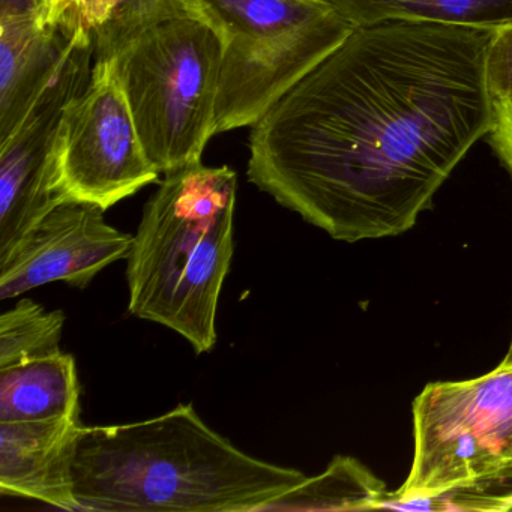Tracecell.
I'll list each match as a JSON object with an SVG mask.
<instances>
[{
	"label": "cell",
	"instance_id": "obj_15",
	"mask_svg": "<svg viewBox=\"0 0 512 512\" xmlns=\"http://www.w3.org/2000/svg\"><path fill=\"white\" fill-rule=\"evenodd\" d=\"M65 314L23 298L0 316V370L61 352Z\"/></svg>",
	"mask_w": 512,
	"mask_h": 512
},
{
	"label": "cell",
	"instance_id": "obj_14",
	"mask_svg": "<svg viewBox=\"0 0 512 512\" xmlns=\"http://www.w3.org/2000/svg\"><path fill=\"white\" fill-rule=\"evenodd\" d=\"M385 484L355 458L335 457L320 475L307 476L262 511H376Z\"/></svg>",
	"mask_w": 512,
	"mask_h": 512
},
{
	"label": "cell",
	"instance_id": "obj_19",
	"mask_svg": "<svg viewBox=\"0 0 512 512\" xmlns=\"http://www.w3.org/2000/svg\"><path fill=\"white\" fill-rule=\"evenodd\" d=\"M56 2H58V0H40L41 17H43V19H46L47 14L55 7Z\"/></svg>",
	"mask_w": 512,
	"mask_h": 512
},
{
	"label": "cell",
	"instance_id": "obj_1",
	"mask_svg": "<svg viewBox=\"0 0 512 512\" xmlns=\"http://www.w3.org/2000/svg\"><path fill=\"white\" fill-rule=\"evenodd\" d=\"M493 31L353 29L251 127L248 181L335 241L403 235L490 131Z\"/></svg>",
	"mask_w": 512,
	"mask_h": 512
},
{
	"label": "cell",
	"instance_id": "obj_16",
	"mask_svg": "<svg viewBox=\"0 0 512 512\" xmlns=\"http://www.w3.org/2000/svg\"><path fill=\"white\" fill-rule=\"evenodd\" d=\"M377 509L428 512L511 511L512 479L478 482V484L454 488L433 496L412 497V499H391L385 494L377 503L376 511Z\"/></svg>",
	"mask_w": 512,
	"mask_h": 512
},
{
	"label": "cell",
	"instance_id": "obj_17",
	"mask_svg": "<svg viewBox=\"0 0 512 512\" xmlns=\"http://www.w3.org/2000/svg\"><path fill=\"white\" fill-rule=\"evenodd\" d=\"M485 82L493 101H512V23L494 29L485 55Z\"/></svg>",
	"mask_w": 512,
	"mask_h": 512
},
{
	"label": "cell",
	"instance_id": "obj_13",
	"mask_svg": "<svg viewBox=\"0 0 512 512\" xmlns=\"http://www.w3.org/2000/svg\"><path fill=\"white\" fill-rule=\"evenodd\" d=\"M353 28L388 22L445 23L496 29L512 23V0H325Z\"/></svg>",
	"mask_w": 512,
	"mask_h": 512
},
{
	"label": "cell",
	"instance_id": "obj_10",
	"mask_svg": "<svg viewBox=\"0 0 512 512\" xmlns=\"http://www.w3.org/2000/svg\"><path fill=\"white\" fill-rule=\"evenodd\" d=\"M79 418L0 421V491L77 512L73 491Z\"/></svg>",
	"mask_w": 512,
	"mask_h": 512
},
{
	"label": "cell",
	"instance_id": "obj_5",
	"mask_svg": "<svg viewBox=\"0 0 512 512\" xmlns=\"http://www.w3.org/2000/svg\"><path fill=\"white\" fill-rule=\"evenodd\" d=\"M221 38L215 136L254 127L350 34L325 0H194Z\"/></svg>",
	"mask_w": 512,
	"mask_h": 512
},
{
	"label": "cell",
	"instance_id": "obj_3",
	"mask_svg": "<svg viewBox=\"0 0 512 512\" xmlns=\"http://www.w3.org/2000/svg\"><path fill=\"white\" fill-rule=\"evenodd\" d=\"M94 62L109 61L158 172L202 161L215 136L223 46L194 0H133L94 32Z\"/></svg>",
	"mask_w": 512,
	"mask_h": 512
},
{
	"label": "cell",
	"instance_id": "obj_11",
	"mask_svg": "<svg viewBox=\"0 0 512 512\" xmlns=\"http://www.w3.org/2000/svg\"><path fill=\"white\" fill-rule=\"evenodd\" d=\"M77 29L44 22L40 0H2L0 142L19 127Z\"/></svg>",
	"mask_w": 512,
	"mask_h": 512
},
{
	"label": "cell",
	"instance_id": "obj_8",
	"mask_svg": "<svg viewBox=\"0 0 512 512\" xmlns=\"http://www.w3.org/2000/svg\"><path fill=\"white\" fill-rule=\"evenodd\" d=\"M92 61L94 35L82 26L19 127L0 142V260L62 203L52 185L53 145L65 107L91 80Z\"/></svg>",
	"mask_w": 512,
	"mask_h": 512
},
{
	"label": "cell",
	"instance_id": "obj_2",
	"mask_svg": "<svg viewBox=\"0 0 512 512\" xmlns=\"http://www.w3.org/2000/svg\"><path fill=\"white\" fill-rule=\"evenodd\" d=\"M305 478L236 448L193 404L133 424L82 425L73 461L83 512H256Z\"/></svg>",
	"mask_w": 512,
	"mask_h": 512
},
{
	"label": "cell",
	"instance_id": "obj_7",
	"mask_svg": "<svg viewBox=\"0 0 512 512\" xmlns=\"http://www.w3.org/2000/svg\"><path fill=\"white\" fill-rule=\"evenodd\" d=\"M127 95L109 61L65 107L52 151V185L61 202L107 209L158 182Z\"/></svg>",
	"mask_w": 512,
	"mask_h": 512
},
{
	"label": "cell",
	"instance_id": "obj_6",
	"mask_svg": "<svg viewBox=\"0 0 512 512\" xmlns=\"http://www.w3.org/2000/svg\"><path fill=\"white\" fill-rule=\"evenodd\" d=\"M413 458L391 499L512 479V365L469 380L428 383L412 406Z\"/></svg>",
	"mask_w": 512,
	"mask_h": 512
},
{
	"label": "cell",
	"instance_id": "obj_9",
	"mask_svg": "<svg viewBox=\"0 0 512 512\" xmlns=\"http://www.w3.org/2000/svg\"><path fill=\"white\" fill-rule=\"evenodd\" d=\"M104 212L85 202L55 206L0 260V299L55 281L85 289L104 268L127 259L134 236L110 226Z\"/></svg>",
	"mask_w": 512,
	"mask_h": 512
},
{
	"label": "cell",
	"instance_id": "obj_4",
	"mask_svg": "<svg viewBox=\"0 0 512 512\" xmlns=\"http://www.w3.org/2000/svg\"><path fill=\"white\" fill-rule=\"evenodd\" d=\"M238 176L191 164L167 173L143 209L127 257L128 311L182 335L197 355L217 344L221 289L232 265Z\"/></svg>",
	"mask_w": 512,
	"mask_h": 512
},
{
	"label": "cell",
	"instance_id": "obj_12",
	"mask_svg": "<svg viewBox=\"0 0 512 512\" xmlns=\"http://www.w3.org/2000/svg\"><path fill=\"white\" fill-rule=\"evenodd\" d=\"M80 383L70 353L20 362L0 370V421L79 418Z\"/></svg>",
	"mask_w": 512,
	"mask_h": 512
},
{
	"label": "cell",
	"instance_id": "obj_20",
	"mask_svg": "<svg viewBox=\"0 0 512 512\" xmlns=\"http://www.w3.org/2000/svg\"><path fill=\"white\" fill-rule=\"evenodd\" d=\"M502 364L512 365V338L509 343L508 352H506L505 358H503Z\"/></svg>",
	"mask_w": 512,
	"mask_h": 512
},
{
	"label": "cell",
	"instance_id": "obj_18",
	"mask_svg": "<svg viewBox=\"0 0 512 512\" xmlns=\"http://www.w3.org/2000/svg\"><path fill=\"white\" fill-rule=\"evenodd\" d=\"M488 139L512 176V101H493V122Z\"/></svg>",
	"mask_w": 512,
	"mask_h": 512
}]
</instances>
